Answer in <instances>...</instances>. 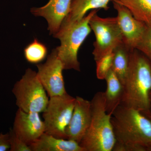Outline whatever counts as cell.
Instances as JSON below:
<instances>
[{"instance_id":"6da1fadb","label":"cell","mask_w":151,"mask_h":151,"mask_svg":"<svg viewBox=\"0 0 151 151\" xmlns=\"http://www.w3.org/2000/svg\"><path fill=\"white\" fill-rule=\"evenodd\" d=\"M113 151H151V121L140 111L120 105L111 116Z\"/></svg>"},{"instance_id":"7a4b0ae2","label":"cell","mask_w":151,"mask_h":151,"mask_svg":"<svg viewBox=\"0 0 151 151\" xmlns=\"http://www.w3.org/2000/svg\"><path fill=\"white\" fill-rule=\"evenodd\" d=\"M123 85L121 105L145 113L150 112L151 64L136 49L130 52L129 68Z\"/></svg>"},{"instance_id":"3957f363","label":"cell","mask_w":151,"mask_h":151,"mask_svg":"<svg viewBox=\"0 0 151 151\" xmlns=\"http://www.w3.org/2000/svg\"><path fill=\"white\" fill-rule=\"evenodd\" d=\"M97 12V10L91 11L88 14L77 20L65 18L58 32L53 36L60 41V45L55 49L64 70L81 71L78 58V50L92 31L89 21Z\"/></svg>"},{"instance_id":"277c9868","label":"cell","mask_w":151,"mask_h":151,"mask_svg":"<svg viewBox=\"0 0 151 151\" xmlns=\"http://www.w3.org/2000/svg\"><path fill=\"white\" fill-rule=\"evenodd\" d=\"M90 102L91 122L79 145L85 151H112L116 139L103 92H97Z\"/></svg>"},{"instance_id":"5b68a950","label":"cell","mask_w":151,"mask_h":151,"mask_svg":"<svg viewBox=\"0 0 151 151\" xmlns=\"http://www.w3.org/2000/svg\"><path fill=\"white\" fill-rule=\"evenodd\" d=\"M12 92L17 107L27 113H43L49 100L37 73L30 68L26 69L22 78L17 81Z\"/></svg>"},{"instance_id":"8992f818","label":"cell","mask_w":151,"mask_h":151,"mask_svg":"<svg viewBox=\"0 0 151 151\" xmlns=\"http://www.w3.org/2000/svg\"><path fill=\"white\" fill-rule=\"evenodd\" d=\"M89 25L95 37L92 52L95 62L123 43L117 17H102L96 13L90 19Z\"/></svg>"},{"instance_id":"52a82bcc","label":"cell","mask_w":151,"mask_h":151,"mask_svg":"<svg viewBox=\"0 0 151 151\" xmlns=\"http://www.w3.org/2000/svg\"><path fill=\"white\" fill-rule=\"evenodd\" d=\"M76 98L66 93L50 97L42 117L45 133L59 139H67L65 129L70 122Z\"/></svg>"},{"instance_id":"ba28073f","label":"cell","mask_w":151,"mask_h":151,"mask_svg":"<svg viewBox=\"0 0 151 151\" xmlns=\"http://www.w3.org/2000/svg\"><path fill=\"white\" fill-rule=\"evenodd\" d=\"M39 79L50 97L67 93L63 71L64 66L55 48L47 56L46 62L36 65Z\"/></svg>"},{"instance_id":"9c48e42d","label":"cell","mask_w":151,"mask_h":151,"mask_svg":"<svg viewBox=\"0 0 151 151\" xmlns=\"http://www.w3.org/2000/svg\"><path fill=\"white\" fill-rule=\"evenodd\" d=\"M113 8L122 32L123 43L130 50L136 49L144 36L147 26L135 19L128 9L113 1Z\"/></svg>"},{"instance_id":"30bf717a","label":"cell","mask_w":151,"mask_h":151,"mask_svg":"<svg viewBox=\"0 0 151 151\" xmlns=\"http://www.w3.org/2000/svg\"><path fill=\"white\" fill-rule=\"evenodd\" d=\"M45 124L39 113H27L18 108L16 113L12 129L20 139L28 145L34 142L45 133Z\"/></svg>"},{"instance_id":"8fae6325","label":"cell","mask_w":151,"mask_h":151,"mask_svg":"<svg viewBox=\"0 0 151 151\" xmlns=\"http://www.w3.org/2000/svg\"><path fill=\"white\" fill-rule=\"evenodd\" d=\"M75 98L73 113L65 132L67 139L79 144L91 122V102L79 96Z\"/></svg>"},{"instance_id":"7c38bea8","label":"cell","mask_w":151,"mask_h":151,"mask_svg":"<svg viewBox=\"0 0 151 151\" xmlns=\"http://www.w3.org/2000/svg\"><path fill=\"white\" fill-rule=\"evenodd\" d=\"M72 0H49L45 5L32 7L30 12L36 17L44 18L48 24L47 29L53 36L59 30L64 19L69 13Z\"/></svg>"},{"instance_id":"4fadbf2b","label":"cell","mask_w":151,"mask_h":151,"mask_svg":"<svg viewBox=\"0 0 151 151\" xmlns=\"http://www.w3.org/2000/svg\"><path fill=\"white\" fill-rule=\"evenodd\" d=\"M29 146L32 151H85L75 141L59 139L45 133Z\"/></svg>"},{"instance_id":"5bb4252c","label":"cell","mask_w":151,"mask_h":151,"mask_svg":"<svg viewBox=\"0 0 151 151\" xmlns=\"http://www.w3.org/2000/svg\"><path fill=\"white\" fill-rule=\"evenodd\" d=\"M107 87L103 92L105 109L108 114L112 115L116 108L121 105L123 97V85L112 69L105 77Z\"/></svg>"},{"instance_id":"9a60e30c","label":"cell","mask_w":151,"mask_h":151,"mask_svg":"<svg viewBox=\"0 0 151 151\" xmlns=\"http://www.w3.org/2000/svg\"><path fill=\"white\" fill-rule=\"evenodd\" d=\"M111 0H72L69 13L65 19L70 20H77L84 17L89 11L109 9Z\"/></svg>"},{"instance_id":"2e32d148","label":"cell","mask_w":151,"mask_h":151,"mask_svg":"<svg viewBox=\"0 0 151 151\" xmlns=\"http://www.w3.org/2000/svg\"><path fill=\"white\" fill-rule=\"evenodd\" d=\"M128 9L135 19L151 26V0H113Z\"/></svg>"},{"instance_id":"e0dca14e","label":"cell","mask_w":151,"mask_h":151,"mask_svg":"<svg viewBox=\"0 0 151 151\" xmlns=\"http://www.w3.org/2000/svg\"><path fill=\"white\" fill-rule=\"evenodd\" d=\"M131 50L123 43L113 51L114 55L112 70L122 84H124L128 72Z\"/></svg>"},{"instance_id":"ac0fdd59","label":"cell","mask_w":151,"mask_h":151,"mask_svg":"<svg viewBox=\"0 0 151 151\" xmlns=\"http://www.w3.org/2000/svg\"><path fill=\"white\" fill-rule=\"evenodd\" d=\"M47 49L45 45L35 38L24 49V55L27 62L36 64L46 58Z\"/></svg>"},{"instance_id":"d6986e66","label":"cell","mask_w":151,"mask_h":151,"mask_svg":"<svg viewBox=\"0 0 151 151\" xmlns=\"http://www.w3.org/2000/svg\"><path fill=\"white\" fill-rule=\"evenodd\" d=\"M113 55V52H111L96 61V76L98 79H105L107 74L112 69Z\"/></svg>"},{"instance_id":"ffe728a7","label":"cell","mask_w":151,"mask_h":151,"mask_svg":"<svg viewBox=\"0 0 151 151\" xmlns=\"http://www.w3.org/2000/svg\"><path fill=\"white\" fill-rule=\"evenodd\" d=\"M136 49L142 52L151 64V26L147 27L145 35Z\"/></svg>"},{"instance_id":"44dd1931","label":"cell","mask_w":151,"mask_h":151,"mask_svg":"<svg viewBox=\"0 0 151 151\" xmlns=\"http://www.w3.org/2000/svg\"><path fill=\"white\" fill-rule=\"evenodd\" d=\"M9 135L10 151H32L29 146L20 139L14 132L12 129H10Z\"/></svg>"},{"instance_id":"7402d4cb","label":"cell","mask_w":151,"mask_h":151,"mask_svg":"<svg viewBox=\"0 0 151 151\" xmlns=\"http://www.w3.org/2000/svg\"><path fill=\"white\" fill-rule=\"evenodd\" d=\"M10 149L9 133L5 134L0 133V151H6L10 150Z\"/></svg>"},{"instance_id":"603a6c76","label":"cell","mask_w":151,"mask_h":151,"mask_svg":"<svg viewBox=\"0 0 151 151\" xmlns=\"http://www.w3.org/2000/svg\"><path fill=\"white\" fill-rule=\"evenodd\" d=\"M144 115L147 116L148 118H149L150 119V120L151 121V114L150 113V112H146V113H142Z\"/></svg>"},{"instance_id":"cb8c5ba5","label":"cell","mask_w":151,"mask_h":151,"mask_svg":"<svg viewBox=\"0 0 151 151\" xmlns=\"http://www.w3.org/2000/svg\"><path fill=\"white\" fill-rule=\"evenodd\" d=\"M149 100H150V113L151 114V91L150 92L149 95Z\"/></svg>"}]
</instances>
